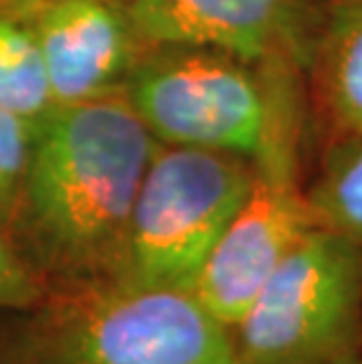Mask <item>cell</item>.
Returning a JSON list of instances; mask_svg holds the SVG:
<instances>
[{"label": "cell", "instance_id": "1", "mask_svg": "<svg viewBox=\"0 0 362 364\" xmlns=\"http://www.w3.org/2000/svg\"><path fill=\"white\" fill-rule=\"evenodd\" d=\"M158 139L125 97L61 104L38 122L7 230L50 294L111 284Z\"/></svg>", "mask_w": 362, "mask_h": 364}, {"label": "cell", "instance_id": "2", "mask_svg": "<svg viewBox=\"0 0 362 364\" xmlns=\"http://www.w3.org/2000/svg\"><path fill=\"white\" fill-rule=\"evenodd\" d=\"M0 341L3 364H240L233 329L186 289L50 294Z\"/></svg>", "mask_w": 362, "mask_h": 364}, {"label": "cell", "instance_id": "3", "mask_svg": "<svg viewBox=\"0 0 362 364\" xmlns=\"http://www.w3.org/2000/svg\"><path fill=\"white\" fill-rule=\"evenodd\" d=\"M254 160L169 146L153 153L137 191L113 284L191 291L223 228L245 203Z\"/></svg>", "mask_w": 362, "mask_h": 364}, {"label": "cell", "instance_id": "4", "mask_svg": "<svg viewBox=\"0 0 362 364\" xmlns=\"http://www.w3.org/2000/svg\"><path fill=\"white\" fill-rule=\"evenodd\" d=\"M362 308V242L327 226L297 240L233 329L240 364L348 355Z\"/></svg>", "mask_w": 362, "mask_h": 364}, {"label": "cell", "instance_id": "5", "mask_svg": "<svg viewBox=\"0 0 362 364\" xmlns=\"http://www.w3.org/2000/svg\"><path fill=\"white\" fill-rule=\"evenodd\" d=\"M125 99L158 144L257 160L280 111L250 64L203 48H151L125 80Z\"/></svg>", "mask_w": 362, "mask_h": 364}, {"label": "cell", "instance_id": "6", "mask_svg": "<svg viewBox=\"0 0 362 364\" xmlns=\"http://www.w3.org/2000/svg\"><path fill=\"white\" fill-rule=\"evenodd\" d=\"M282 115L266 149L254 160L245 203L223 228L193 284L196 299L235 329L261 287L308 228L318 226L308 198L294 181L292 146Z\"/></svg>", "mask_w": 362, "mask_h": 364}, {"label": "cell", "instance_id": "7", "mask_svg": "<svg viewBox=\"0 0 362 364\" xmlns=\"http://www.w3.org/2000/svg\"><path fill=\"white\" fill-rule=\"evenodd\" d=\"M144 48L217 50L245 64H308L315 48L304 0H122Z\"/></svg>", "mask_w": 362, "mask_h": 364}, {"label": "cell", "instance_id": "8", "mask_svg": "<svg viewBox=\"0 0 362 364\" xmlns=\"http://www.w3.org/2000/svg\"><path fill=\"white\" fill-rule=\"evenodd\" d=\"M57 106L118 95L142 57L122 0H28Z\"/></svg>", "mask_w": 362, "mask_h": 364}, {"label": "cell", "instance_id": "9", "mask_svg": "<svg viewBox=\"0 0 362 364\" xmlns=\"http://www.w3.org/2000/svg\"><path fill=\"white\" fill-rule=\"evenodd\" d=\"M315 95L329 129L362 136V0H334L311 57Z\"/></svg>", "mask_w": 362, "mask_h": 364}, {"label": "cell", "instance_id": "10", "mask_svg": "<svg viewBox=\"0 0 362 364\" xmlns=\"http://www.w3.org/2000/svg\"><path fill=\"white\" fill-rule=\"evenodd\" d=\"M0 108L36 125L57 108L28 0H0Z\"/></svg>", "mask_w": 362, "mask_h": 364}, {"label": "cell", "instance_id": "11", "mask_svg": "<svg viewBox=\"0 0 362 364\" xmlns=\"http://www.w3.org/2000/svg\"><path fill=\"white\" fill-rule=\"evenodd\" d=\"M306 198L318 226L362 242V136L351 139Z\"/></svg>", "mask_w": 362, "mask_h": 364}, {"label": "cell", "instance_id": "12", "mask_svg": "<svg viewBox=\"0 0 362 364\" xmlns=\"http://www.w3.org/2000/svg\"><path fill=\"white\" fill-rule=\"evenodd\" d=\"M38 125L0 108V223L7 228L24 183Z\"/></svg>", "mask_w": 362, "mask_h": 364}, {"label": "cell", "instance_id": "13", "mask_svg": "<svg viewBox=\"0 0 362 364\" xmlns=\"http://www.w3.org/2000/svg\"><path fill=\"white\" fill-rule=\"evenodd\" d=\"M45 299V284L21 257L10 230L0 223V313H28Z\"/></svg>", "mask_w": 362, "mask_h": 364}, {"label": "cell", "instance_id": "14", "mask_svg": "<svg viewBox=\"0 0 362 364\" xmlns=\"http://www.w3.org/2000/svg\"><path fill=\"white\" fill-rule=\"evenodd\" d=\"M318 364H362V360L356 358L353 353H348V355H341V358H332V360H325V362H318Z\"/></svg>", "mask_w": 362, "mask_h": 364}, {"label": "cell", "instance_id": "15", "mask_svg": "<svg viewBox=\"0 0 362 364\" xmlns=\"http://www.w3.org/2000/svg\"><path fill=\"white\" fill-rule=\"evenodd\" d=\"M0 364H3V362H0Z\"/></svg>", "mask_w": 362, "mask_h": 364}]
</instances>
